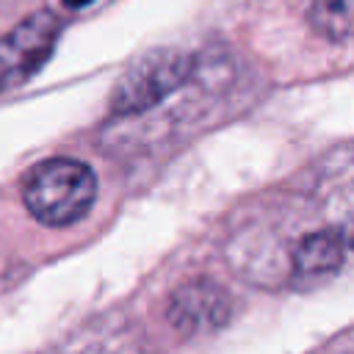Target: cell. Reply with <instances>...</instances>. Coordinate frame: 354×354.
Masks as SVG:
<instances>
[{
	"mask_svg": "<svg viewBox=\"0 0 354 354\" xmlns=\"http://www.w3.org/2000/svg\"><path fill=\"white\" fill-rule=\"evenodd\" d=\"M97 196L94 171L75 158H50L36 163L25 183L22 199L33 218L47 227H66L83 218Z\"/></svg>",
	"mask_w": 354,
	"mask_h": 354,
	"instance_id": "6da1fadb",
	"label": "cell"
},
{
	"mask_svg": "<svg viewBox=\"0 0 354 354\" xmlns=\"http://www.w3.org/2000/svg\"><path fill=\"white\" fill-rule=\"evenodd\" d=\"M224 301V293L210 285V282H191L185 285L180 293H174L171 301V313H174V324H199L202 318H221L218 307Z\"/></svg>",
	"mask_w": 354,
	"mask_h": 354,
	"instance_id": "5b68a950",
	"label": "cell"
},
{
	"mask_svg": "<svg viewBox=\"0 0 354 354\" xmlns=\"http://www.w3.org/2000/svg\"><path fill=\"white\" fill-rule=\"evenodd\" d=\"M307 22L326 39L343 41L351 30V0H313Z\"/></svg>",
	"mask_w": 354,
	"mask_h": 354,
	"instance_id": "8992f818",
	"label": "cell"
},
{
	"mask_svg": "<svg viewBox=\"0 0 354 354\" xmlns=\"http://www.w3.org/2000/svg\"><path fill=\"white\" fill-rule=\"evenodd\" d=\"M66 8H72V11H77V8H86V6H91L94 0H61Z\"/></svg>",
	"mask_w": 354,
	"mask_h": 354,
	"instance_id": "52a82bcc",
	"label": "cell"
},
{
	"mask_svg": "<svg viewBox=\"0 0 354 354\" xmlns=\"http://www.w3.org/2000/svg\"><path fill=\"white\" fill-rule=\"evenodd\" d=\"M346 254V238L340 230H321L307 235L296 249V277L315 279L335 274Z\"/></svg>",
	"mask_w": 354,
	"mask_h": 354,
	"instance_id": "277c9868",
	"label": "cell"
},
{
	"mask_svg": "<svg viewBox=\"0 0 354 354\" xmlns=\"http://www.w3.org/2000/svg\"><path fill=\"white\" fill-rule=\"evenodd\" d=\"M61 30V19L47 8L25 17L14 30H8L0 39V91L30 80L50 61Z\"/></svg>",
	"mask_w": 354,
	"mask_h": 354,
	"instance_id": "3957f363",
	"label": "cell"
},
{
	"mask_svg": "<svg viewBox=\"0 0 354 354\" xmlns=\"http://www.w3.org/2000/svg\"><path fill=\"white\" fill-rule=\"evenodd\" d=\"M191 72H194V58L183 50L166 47L147 53L116 83L111 111L119 116L144 113L158 102H163L174 88H180L191 77Z\"/></svg>",
	"mask_w": 354,
	"mask_h": 354,
	"instance_id": "7a4b0ae2",
	"label": "cell"
}]
</instances>
